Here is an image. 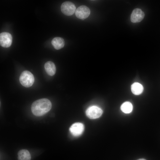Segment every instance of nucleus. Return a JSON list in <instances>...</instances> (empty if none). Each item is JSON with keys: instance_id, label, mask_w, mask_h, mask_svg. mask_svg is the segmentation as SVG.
<instances>
[{"instance_id": "obj_1", "label": "nucleus", "mask_w": 160, "mask_h": 160, "mask_svg": "<svg viewBox=\"0 0 160 160\" xmlns=\"http://www.w3.org/2000/svg\"><path fill=\"white\" fill-rule=\"evenodd\" d=\"M52 104L47 98H42L36 100L32 103L31 110L33 113L36 116H42L51 109Z\"/></svg>"}, {"instance_id": "obj_2", "label": "nucleus", "mask_w": 160, "mask_h": 160, "mask_svg": "<svg viewBox=\"0 0 160 160\" xmlns=\"http://www.w3.org/2000/svg\"><path fill=\"white\" fill-rule=\"evenodd\" d=\"M19 81L23 86L28 87L32 86L33 84L34 78L33 75L31 72L25 71L20 74Z\"/></svg>"}, {"instance_id": "obj_3", "label": "nucleus", "mask_w": 160, "mask_h": 160, "mask_svg": "<svg viewBox=\"0 0 160 160\" xmlns=\"http://www.w3.org/2000/svg\"><path fill=\"white\" fill-rule=\"evenodd\" d=\"M76 7L72 2L66 1L63 3L61 6L62 12L67 16L73 15L76 11Z\"/></svg>"}, {"instance_id": "obj_4", "label": "nucleus", "mask_w": 160, "mask_h": 160, "mask_svg": "<svg viewBox=\"0 0 160 160\" xmlns=\"http://www.w3.org/2000/svg\"><path fill=\"white\" fill-rule=\"evenodd\" d=\"M103 113L102 110L99 107L93 106L87 108L86 111L87 116L91 119H95L99 118Z\"/></svg>"}, {"instance_id": "obj_5", "label": "nucleus", "mask_w": 160, "mask_h": 160, "mask_svg": "<svg viewBox=\"0 0 160 160\" xmlns=\"http://www.w3.org/2000/svg\"><path fill=\"white\" fill-rule=\"evenodd\" d=\"M90 11L87 7L81 5L76 10L75 14L78 18L84 20L88 17L89 15Z\"/></svg>"}, {"instance_id": "obj_6", "label": "nucleus", "mask_w": 160, "mask_h": 160, "mask_svg": "<svg viewBox=\"0 0 160 160\" xmlns=\"http://www.w3.org/2000/svg\"><path fill=\"white\" fill-rule=\"evenodd\" d=\"M12 38L9 33L3 32L0 34V44L4 47H8L11 45Z\"/></svg>"}, {"instance_id": "obj_7", "label": "nucleus", "mask_w": 160, "mask_h": 160, "mask_svg": "<svg viewBox=\"0 0 160 160\" xmlns=\"http://www.w3.org/2000/svg\"><path fill=\"white\" fill-rule=\"evenodd\" d=\"M145 16L144 12L139 8H135L132 11L130 17V20L133 23L140 22Z\"/></svg>"}, {"instance_id": "obj_8", "label": "nucleus", "mask_w": 160, "mask_h": 160, "mask_svg": "<svg viewBox=\"0 0 160 160\" xmlns=\"http://www.w3.org/2000/svg\"><path fill=\"white\" fill-rule=\"evenodd\" d=\"M84 129L83 124L77 122L73 124L70 128V131L72 135L74 136H78L81 135Z\"/></svg>"}, {"instance_id": "obj_9", "label": "nucleus", "mask_w": 160, "mask_h": 160, "mask_svg": "<svg viewBox=\"0 0 160 160\" xmlns=\"http://www.w3.org/2000/svg\"><path fill=\"white\" fill-rule=\"evenodd\" d=\"M44 67L46 72L49 76H53L55 74L56 68L55 64L52 62H47L44 64Z\"/></svg>"}, {"instance_id": "obj_10", "label": "nucleus", "mask_w": 160, "mask_h": 160, "mask_svg": "<svg viewBox=\"0 0 160 160\" xmlns=\"http://www.w3.org/2000/svg\"><path fill=\"white\" fill-rule=\"evenodd\" d=\"M51 43L55 49L58 50L64 47L65 45V41L62 38L56 37L52 39Z\"/></svg>"}, {"instance_id": "obj_11", "label": "nucleus", "mask_w": 160, "mask_h": 160, "mask_svg": "<svg viewBox=\"0 0 160 160\" xmlns=\"http://www.w3.org/2000/svg\"><path fill=\"white\" fill-rule=\"evenodd\" d=\"M18 160H30L31 154L26 149H22L18 153Z\"/></svg>"}, {"instance_id": "obj_12", "label": "nucleus", "mask_w": 160, "mask_h": 160, "mask_svg": "<svg viewBox=\"0 0 160 160\" xmlns=\"http://www.w3.org/2000/svg\"><path fill=\"white\" fill-rule=\"evenodd\" d=\"M143 86L138 82L134 83L131 86V90L132 93L136 95L141 94L143 92Z\"/></svg>"}, {"instance_id": "obj_13", "label": "nucleus", "mask_w": 160, "mask_h": 160, "mask_svg": "<svg viewBox=\"0 0 160 160\" xmlns=\"http://www.w3.org/2000/svg\"><path fill=\"white\" fill-rule=\"evenodd\" d=\"M133 106L132 103L129 102L123 103L121 106V109L124 113H130L132 111Z\"/></svg>"}, {"instance_id": "obj_14", "label": "nucleus", "mask_w": 160, "mask_h": 160, "mask_svg": "<svg viewBox=\"0 0 160 160\" xmlns=\"http://www.w3.org/2000/svg\"><path fill=\"white\" fill-rule=\"evenodd\" d=\"M137 160H146L144 159H139Z\"/></svg>"}]
</instances>
